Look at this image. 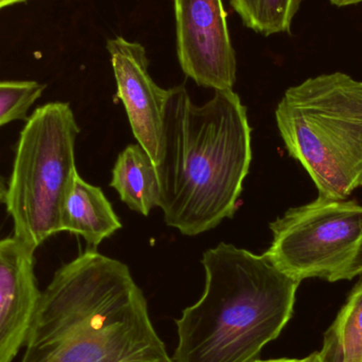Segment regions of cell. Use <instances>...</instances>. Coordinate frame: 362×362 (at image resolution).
<instances>
[{"label": "cell", "instance_id": "1", "mask_svg": "<svg viewBox=\"0 0 362 362\" xmlns=\"http://www.w3.org/2000/svg\"><path fill=\"white\" fill-rule=\"evenodd\" d=\"M23 349L19 362H175L129 268L95 249L40 291Z\"/></svg>", "mask_w": 362, "mask_h": 362}, {"label": "cell", "instance_id": "2", "mask_svg": "<svg viewBox=\"0 0 362 362\" xmlns=\"http://www.w3.org/2000/svg\"><path fill=\"white\" fill-rule=\"evenodd\" d=\"M251 160L247 108L233 90L196 105L185 85L169 89L156 165L168 226L194 236L233 217Z\"/></svg>", "mask_w": 362, "mask_h": 362}, {"label": "cell", "instance_id": "3", "mask_svg": "<svg viewBox=\"0 0 362 362\" xmlns=\"http://www.w3.org/2000/svg\"><path fill=\"white\" fill-rule=\"evenodd\" d=\"M202 298L176 320L175 362H255L291 320L299 281L221 243L204 253Z\"/></svg>", "mask_w": 362, "mask_h": 362}, {"label": "cell", "instance_id": "4", "mask_svg": "<svg viewBox=\"0 0 362 362\" xmlns=\"http://www.w3.org/2000/svg\"><path fill=\"white\" fill-rule=\"evenodd\" d=\"M276 120L318 197L346 199L362 187V81L344 72L308 78L285 91Z\"/></svg>", "mask_w": 362, "mask_h": 362}, {"label": "cell", "instance_id": "5", "mask_svg": "<svg viewBox=\"0 0 362 362\" xmlns=\"http://www.w3.org/2000/svg\"><path fill=\"white\" fill-rule=\"evenodd\" d=\"M78 133L74 110L65 102L36 108L21 129L4 204L13 235L31 250L62 232L64 202L78 174Z\"/></svg>", "mask_w": 362, "mask_h": 362}, {"label": "cell", "instance_id": "6", "mask_svg": "<svg viewBox=\"0 0 362 362\" xmlns=\"http://www.w3.org/2000/svg\"><path fill=\"white\" fill-rule=\"evenodd\" d=\"M272 242L264 257L299 281H351L362 274V204L318 197L289 209L270 223Z\"/></svg>", "mask_w": 362, "mask_h": 362}, {"label": "cell", "instance_id": "7", "mask_svg": "<svg viewBox=\"0 0 362 362\" xmlns=\"http://www.w3.org/2000/svg\"><path fill=\"white\" fill-rule=\"evenodd\" d=\"M176 48L183 74L214 90H233L236 57L223 0H174Z\"/></svg>", "mask_w": 362, "mask_h": 362}, {"label": "cell", "instance_id": "8", "mask_svg": "<svg viewBox=\"0 0 362 362\" xmlns=\"http://www.w3.org/2000/svg\"><path fill=\"white\" fill-rule=\"evenodd\" d=\"M118 93L127 110L132 131L152 159L158 165L163 152V117L169 89L159 87L148 72L146 48L122 36L107 40Z\"/></svg>", "mask_w": 362, "mask_h": 362}, {"label": "cell", "instance_id": "9", "mask_svg": "<svg viewBox=\"0 0 362 362\" xmlns=\"http://www.w3.org/2000/svg\"><path fill=\"white\" fill-rule=\"evenodd\" d=\"M34 252L14 235L0 238V362L23 348L40 299Z\"/></svg>", "mask_w": 362, "mask_h": 362}, {"label": "cell", "instance_id": "10", "mask_svg": "<svg viewBox=\"0 0 362 362\" xmlns=\"http://www.w3.org/2000/svg\"><path fill=\"white\" fill-rule=\"evenodd\" d=\"M121 228L122 223L102 189L76 174L62 210V232L82 236L89 249H95Z\"/></svg>", "mask_w": 362, "mask_h": 362}, {"label": "cell", "instance_id": "11", "mask_svg": "<svg viewBox=\"0 0 362 362\" xmlns=\"http://www.w3.org/2000/svg\"><path fill=\"white\" fill-rule=\"evenodd\" d=\"M110 187L132 210L148 216L159 206L160 189L156 165L140 144L127 146L117 159Z\"/></svg>", "mask_w": 362, "mask_h": 362}, {"label": "cell", "instance_id": "12", "mask_svg": "<svg viewBox=\"0 0 362 362\" xmlns=\"http://www.w3.org/2000/svg\"><path fill=\"white\" fill-rule=\"evenodd\" d=\"M318 353L321 362H362V278L351 291Z\"/></svg>", "mask_w": 362, "mask_h": 362}, {"label": "cell", "instance_id": "13", "mask_svg": "<svg viewBox=\"0 0 362 362\" xmlns=\"http://www.w3.org/2000/svg\"><path fill=\"white\" fill-rule=\"evenodd\" d=\"M303 0H230L245 27L262 35L289 33Z\"/></svg>", "mask_w": 362, "mask_h": 362}, {"label": "cell", "instance_id": "14", "mask_svg": "<svg viewBox=\"0 0 362 362\" xmlns=\"http://www.w3.org/2000/svg\"><path fill=\"white\" fill-rule=\"evenodd\" d=\"M45 89L46 85L36 81H0V127L27 120L28 112Z\"/></svg>", "mask_w": 362, "mask_h": 362}, {"label": "cell", "instance_id": "15", "mask_svg": "<svg viewBox=\"0 0 362 362\" xmlns=\"http://www.w3.org/2000/svg\"><path fill=\"white\" fill-rule=\"evenodd\" d=\"M6 187H8V182L0 175V206L4 204L6 202Z\"/></svg>", "mask_w": 362, "mask_h": 362}, {"label": "cell", "instance_id": "16", "mask_svg": "<svg viewBox=\"0 0 362 362\" xmlns=\"http://www.w3.org/2000/svg\"><path fill=\"white\" fill-rule=\"evenodd\" d=\"M255 362H310V355L308 357H305L303 359H295V358H280V359H269V361H261L257 359Z\"/></svg>", "mask_w": 362, "mask_h": 362}, {"label": "cell", "instance_id": "17", "mask_svg": "<svg viewBox=\"0 0 362 362\" xmlns=\"http://www.w3.org/2000/svg\"><path fill=\"white\" fill-rule=\"evenodd\" d=\"M334 6H349L362 4V0H329Z\"/></svg>", "mask_w": 362, "mask_h": 362}, {"label": "cell", "instance_id": "18", "mask_svg": "<svg viewBox=\"0 0 362 362\" xmlns=\"http://www.w3.org/2000/svg\"><path fill=\"white\" fill-rule=\"evenodd\" d=\"M25 1V0H0V10L6 8V6H13L15 4H19V2Z\"/></svg>", "mask_w": 362, "mask_h": 362}, {"label": "cell", "instance_id": "19", "mask_svg": "<svg viewBox=\"0 0 362 362\" xmlns=\"http://www.w3.org/2000/svg\"><path fill=\"white\" fill-rule=\"evenodd\" d=\"M310 362H321L318 353H314V354L310 355Z\"/></svg>", "mask_w": 362, "mask_h": 362}]
</instances>
